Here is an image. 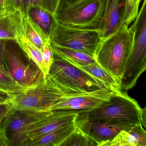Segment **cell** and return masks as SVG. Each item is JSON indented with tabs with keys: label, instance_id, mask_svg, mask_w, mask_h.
I'll return each instance as SVG.
<instances>
[{
	"label": "cell",
	"instance_id": "6da1fadb",
	"mask_svg": "<svg viewBox=\"0 0 146 146\" xmlns=\"http://www.w3.org/2000/svg\"><path fill=\"white\" fill-rule=\"evenodd\" d=\"M134 35L131 28L124 24L112 35L100 40L94 56L96 63L110 73L119 85L132 50Z\"/></svg>",
	"mask_w": 146,
	"mask_h": 146
},
{
	"label": "cell",
	"instance_id": "7a4b0ae2",
	"mask_svg": "<svg viewBox=\"0 0 146 146\" xmlns=\"http://www.w3.org/2000/svg\"><path fill=\"white\" fill-rule=\"evenodd\" d=\"M106 0H60L54 14L57 23L70 28L98 30Z\"/></svg>",
	"mask_w": 146,
	"mask_h": 146
},
{
	"label": "cell",
	"instance_id": "3957f363",
	"mask_svg": "<svg viewBox=\"0 0 146 146\" xmlns=\"http://www.w3.org/2000/svg\"><path fill=\"white\" fill-rule=\"evenodd\" d=\"M52 54L53 62L49 74L60 87L70 95L109 88L96 78L59 56Z\"/></svg>",
	"mask_w": 146,
	"mask_h": 146
},
{
	"label": "cell",
	"instance_id": "277c9868",
	"mask_svg": "<svg viewBox=\"0 0 146 146\" xmlns=\"http://www.w3.org/2000/svg\"><path fill=\"white\" fill-rule=\"evenodd\" d=\"M142 112L143 108L137 101L120 90L115 92L102 106L79 113L117 123L135 125L141 123Z\"/></svg>",
	"mask_w": 146,
	"mask_h": 146
},
{
	"label": "cell",
	"instance_id": "5b68a950",
	"mask_svg": "<svg viewBox=\"0 0 146 146\" xmlns=\"http://www.w3.org/2000/svg\"><path fill=\"white\" fill-rule=\"evenodd\" d=\"M70 96L72 95L60 87L48 74L36 87L13 97L10 104L14 111H44L60 100Z\"/></svg>",
	"mask_w": 146,
	"mask_h": 146
},
{
	"label": "cell",
	"instance_id": "8992f818",
	"mask_svg": "<svg viewBox=\"0 0 146 146\" xmlns=\"http://www.w3.org/2000/svg\"><path fill=\"white\" fill-rule=\"evenodd\" d=\"M5 54L9 71L14 80L21 86L30 89L45 79L37 67L28 63L30 59L15 40H5Z\"/></svg>",
	"mask_w": 146,
	"mask_h": 146
},
{
	"label": "cell",
	"instance_id": "52a82bcc",
	"mask_svg": "<svg viewBox=\"0 0 146 146\" xmlns=\"http://www.w3.org/2000/svg\"><path fill=\"white\" fill-rule=\"evenodd\" d=\"M100 40L97 30L74 29L58 23L50 36L52 44L77 50L94 58Z\"/></svg>",
	"mask_w": 146,
	"mask_h": 146
},
{
	"label": "cell",
	"instance_id": "ba28073f",
	"mask_svg": "<svg viewBox=\"0 0 146 146\" xmlns=\"http://www.w3.org/2000/svg\"><path fill=\"white\" fill-rule=\"evenodd\" d=\"M117 91L104 88L94 92L70 96L60 100L44 111H58L69 113H81L100 107Z\"/></svg>",
	"mask_w": 146,
	"mask_h": 146
},
{
	"label": "cell",
	"instance_id": "9c48e42d",
	"mask_svg": "<svg viewBox=\"0 0 146 146\" xmlns=\"http://www.w3.org/2000/svg\"><path fill=\"white\" fill-rule=\"evenodd\" d=\"M74 122L77 128L94 140L98 146H103L121 131L129 130L135 125L94 118L81 113L78 114Z\"/></svg>",
	"mask_w": 146,
	"mask_h": 146
},
{
	"label": "cell",
	"instance_id": "30bf717a",
	"mask_svg": "<svg viewBox=\"0 0 146 146\" xmlns=\"http://www.w3.org/2000/svg\"><path fill=\"white\" fill-rule=\"evenodd\" d=\"M126 0H106L102 19L98 31L100 40L117 31L124 24Z\"/></svg>",
	"mask_w": 146,
	"mask_h": 146
},
{
	"label": "cell",
	"instance_id": "8fae6325",
	"mask_svg": "<svg viewBox=\"0 0 146 146\" xmlns=\"http://www.w3.org/2000/svg\"><path fill=\"white\" fill-rule=\"evenodd\" d=\"M77 113L58 111H50L43 123L37 128L27 133L20 146H29L32 142L58 128L75 121Z\"/></svg>",
	"mask_w": 146,
	"mask_h": 146
},
{
	"label": "cell",
	"instance_id": "7c38bea8",
	"mask_svg": "<svg viewBox=\"0 0 146 146\" xmlns=\"http://www.w3.org/2000/svg\"><path fill=\"white\" fill-rule=\"evenodd\" d=\"M23 13L5 8L0 11V39L17 40L23 35Z\"/></svg>",
	"mask_w": 146,
	"mask_h": 146
},
{
	"label": "cell",
	"instance_id": "4fadbf2b",
	"mask_svg": "<svg viewBox=\"0 0 146 146\" xmlns=\"http://www.w3.org/2000/svg\"><path fill=\"white\" fill-rule=\"evenodd\" d=\"M103 146H146V131L141 123L123 130Z\"/></svg>",
	"mask_w": 146,
	"mask_h": 146
},
{
	"label": "cell",
	"instance_id": "5bb4252c",
	"mask_svg": "<svg viewBox=\"0 0 146 146\" xmlns=\"http://www.w3.org/2000/svg\"><path fill=\"white\" fill-rule=\"evenodd\" d=\"M23 35L41 50L46 43L50 41L49 37L27 13H23Z\"/></svg>",
	"mask_w": 146,
	"mask_h": 146
},
{
	"label": "cell",
	"instance_id": "9a60e30c",
	"mask_svg": "<svg viewBox=\"0 0 146 146\" xmlns=\"http://www.w3.org/2000/svg\"><path fill=\"white\" fill-rule=\"evenodd\" d=\"M74 121L32 142L29 146H60L76 129Z\"/></svg>",
	"mask_w": 146,
	"mask_h": 146
},
{
	"label": "cell",
	"instance_id": "2e32d148",
	"mask_svg": "<svg viewBox=\"0 0 146 146\" xmlns=\"http://www.w3.org/2000/svg\"><path fill=\"white\" fill-rule=\"evenodd\" d=\"M66 60L103 82L109 88L115 91L121 90L119 84L115 78L96 62L84 65H80L74 62Z\"/></svg>",
	"mask_w": 146,
	"mask_h": 146
},
{
	"label": "cell",
	"instance_id": "e0dca14e",
	"mask_svg": "<svg viewBox=\"0 0 146 146\" xmlns=\"http://www.w3.org/2000/svg\"><path fill=\"white\" fill-rule=\"evenodd\" d=\"M26 13L50 38L51 32L57 23L54 15L37 6L32 7Z\"/></svg>",
	"mask_w": 146,
	"mask_h": 146
},
{
	"label": "cell",
	"instance_id": "ac0fdd59",
	"mask_svg": "<svg viewBox=\"0 0 146 146\" xmlns=\"http://www.w3.org/2000/svg\"><path fill=\"white\" fill-rule=\"evenodd\" d=\"M52 52L54 54L80 65H84L96 62L94 58L80 51L56 46L51 43Z\"/></svg>",
	"mask_w": 146,
	"mask_h": 146
},
{
	"label": "cell",
	"instance_id": "d6986e66",
	"mask_svg": "<svg viewBox=\"0 0 146 146\" xmlns=\"http://www.w3.org/2000/svg\"><path fill=\"white\" fill-rule=\"evenodd\" d=\"M16 41L21 49L40 70L46 78L47 76L43 64L41 50L23 35L21 36Z\"/></svg>",
	"mask_w": 146,
	"mask_h": 146
},
{
	"label": "cell",
	"instance_id": "ffe728a7",
	"mask_svg": "<svg viewBox=\"0 0 146 146\" xmlns=\"http://www.w3.org/2000/svg\"><path fill=\"white\" fill-rule=\"evenodd\" d=\"M0 88L13 96L24 94L29 90L19 85L4 66H0Z\"/></svg>",
	"mask_w": 146,
	"mask_h": 146
},
{
	"label": "cell",
	"instance_id": "44dd1931",
	"mask_svg": "<svg viewBox=\"0 0 146 146\" xmlns=\"http://www.w3.org/2000/svg\"><path fill=\"white\" fill-rule=\"evenodd\" d=\"M60 146H98V145L92 138L76 127Z\"/></svg>",
	"mask_w": 146,
	"mask_h": 146
},
{
	"label": "cell",
	"instance_id": "7402d4cb",
	"mask_svg": "<svg viewBox=\"0 0 146 146\" xmlns=\"http://www.w3.org/2000/svg\"><path fill=\"white\" fill-rule=\"evenodd\" d=\"M42 60L45 68L46 76L49 74L50 68L53 62V54L51 48V42H47L45 44L41 50Z\"/></svg>",
	"mask_w": 146,
	"mask_h": 146
},
{
	"label": "cell",
	"instance_id": "603a6c76",
	"mask_svg": "<svg viewBox=\"0 0 146 146\" xmlns=\"http://www.w3.org/2000/svg\"><path fill=\"white\" fill-rule=\"evenodd\" d=\"M60 1V0H34L33 6L39 7L54 15Z\"/></svg>",
	"mask_w": 146,
	"mask_h": 146
},
{
	"label": "cell",
	"instance_id": "cb8c5ba5",
	"mask_svg": "<svg viewBox=\"0 0 146 146\" xmlns=\"http://www.w3.org/2000/svg\"><path fill=\"white\" fill-rule=\"evenodd\" d=\"M4 8L10 10H20L24 12V0H5Z\"/></svg>",
	"mask_w": 146,
	"mask_h": 146
},
{
	"label": "cell",
	"instance_id": "d4e9b609",
	"mask_svg": "<svg viewBox=\"0 0 146 146\" xmlns=\"http://www.w3.org/2000/svg\"><path fill=\"white\" fill-rule=\"evenodd\" d=\"M7 118L4 123L0 126V146H11V140L7 135V130L6 125Z\"/></svg>",
	"mask_w": 146,
	"mask_h": 146
},
{
	"label": "cell",
	"instance_id": "484cf974",
	"mask_svg": "<svg viewBox=\"0 0 146 146\" xmlns=\"http://www.w3.org/2000/svg\"><path fill=\"white\" fill-rule=\"evenodd\" d=\"M5 40L0 39V66H4L9 70L5 54Z\"/></svg>",
	"mask_w": 146,
	"mask_h": 146
},
{
	"label": "cell",
	"instance_id": "4316f807",
	"mask_svg": "<svg viewBox=\"0 0 146 146\" xmlns=\"http://www.w3.org/2000/svg\"><path fill=\"white\" fill-rule=\"evenodd\" d=\"M13 97V96L0 88V104L10 103Z\"/></svg>",
	"mask_w": 146,
	"mask_h": 146
},
{
	"label": "cell",
	"instance_id": "83f0119b",
	"mask_svg": "<svg viewBox=\"0 0 146 146\" xmlns=\"http://www.w3.org/2000/svg\"><path fill=\"white\" fill-rule=\"evenodd\" d=\"M12 110L11 104H0V119L7 115Z\"/></svg>",
	"mask_w": 146,
	"mask_h": 146
},
{
	"label": "cell",
	"instance_id": "f1b7e54d",
	"mask_svg": "<svg viewBox=\"0 0 146 146\" xmlns=\"http://www.w3.org/2000/svg\"><path fill=\"white\" fill-rule=\"evenodd\" d=\"M34 0H24V12L26 13L28 10L33 6Z\"/></svg>",
	"mask_w": 146,
	"mask_h": 146
},
{
	"label": "cell",
	"instance_id": "f546056e",
	"mask_svg": "<svg viewBox=\"0 0 146 146\" xmlns=\"http://www.w3.org/2000/svg\"><path fill=\"white\" fill-rule=\"evenodd\" d=\"M141 124L145 127V128L146 127V107L143 108Z\"/></svg>",
	"mask_w": 146,
	"mask_h": 146
},
{
	"label": "cell",
	"instance_id": "4dcf8cb0",
	"mask_svg": "<svg viewBox=\"0 0 146 146\" xmlns=\"http://www.w3.org/2000/svg\"><path fill=\"white\" fill-rule=\"evenodd\" d=\"M9 113H8V114H7V115H6L5 117H4L0 119V126H1V125H2L4 123H5V120L6 118L7 117L8 114H9Z\"/></svg>",
	"mask_w": 146,
	"mask_h": 146
},
{
	"label": "cell",
	"instance_id": "1f68e13d",
	"mask_svg": "<svg viewBox=\"0 0 146 146\" xmlns=\"http://www.w3.org/2000/svg\"><path fill=\"white\" fill-rule=\"evenodd\" d=\"M137 1L138 3L140 5L142 1L143 0H137Z\"/></svg>",
	"mask_w": 146,
	"mask_h": 146
}]
</instances>
